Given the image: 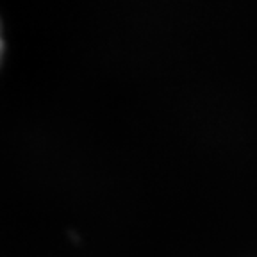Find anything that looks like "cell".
<instances>
[{
    "label": "cell",
    "mask_w": 257,
    "mask_h": 257,
    "mask_svg": "<svg viewBox=\"0 0 257 257\" xmlns=\"http://www.w3.org/2000/svg\"><path fill=\"white\" fill-rule=\"evenodd\" d=\"M2 47H4V41H2V32H0V56H2Z\"/></svg>",
    "instance_id": "6da1fadb"
}]
</instances>
